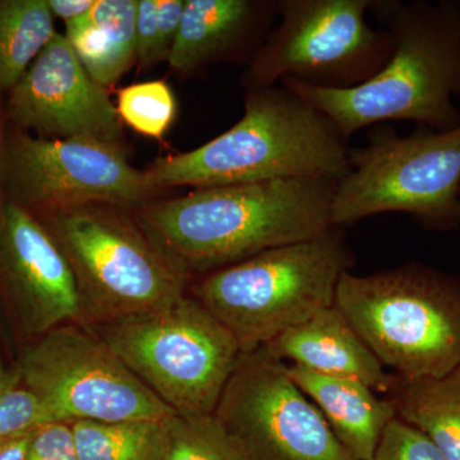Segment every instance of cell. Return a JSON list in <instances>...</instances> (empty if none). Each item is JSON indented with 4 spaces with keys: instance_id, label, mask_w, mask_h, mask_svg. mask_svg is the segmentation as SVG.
Segmentation results:
<instances>
[{
    "instance_id": "obj_1",
    "label": "cell",
    "mask_w": 460,
    "mask_h": 460,
    "mask_svg": "<svg viewBox=\"0 0 460 460\" xmlns=\"http://www.w3.org/2000/svg\"><path fill=\"white\" fill-rule=\"evenodd\" d=\"M339 180L284 178L196 189L141 206L138 224L190 274H208L332 228Z\"/></svg>"
},
{
    "instance_id": "obj_2",
    "label": "cell",
    "mask_w": 460,
    "mask_h": 460,
    "mask_svg": "<svg viewBox=\"0 0 460 460\" xmlns=\"http://www.w3.org/2000/svg\"><path fill=\"white\" fill-rule=\"evenodd\" d=\"M371 13L392 35L393 53L367 83L332 90L286 78L287 87L337 126L345 140L366 127L411 120L443 132L460 126V2L375 0Z\"/></svg>"
},
{
    "instance_id": "obj_3",
    "label": "cell",
    "mask_w": 460,
    "mask_h": 460,
    "mask_svg": "<svg viewBox=\"0 0 460 460\" xmlns=\"http://www.w3.org/2000/svg\"><path fill=\"white\" fill-rule=\"evenodd\" d=\"M348 141L337 126L287 87L247 91L244 114L214 140L160 157L145 172L154 190L229 186L348 172Z\"/></svg>"
},
{
    "instance_id": "obj_4",
    "label": "cell",
    "mask_w": 460,
    "mask_h": 460,
    "mask_svg": "<svg viewBox=\"0 0 460 460\" xmlns=\"http://www.w3.org/2000/svg\"><path fill=\"white\" fill-rule=\"evenodd\" d=\"M341 229L208 272L193 298L229 330L242 353L260 349L334 305L339 280L353 266Z\"/></svg>"
},
{
    "instance_id": "obj_5",
    "label": "cell",
    "mask_w": 460,
    "mask_h": 460,
    "mask_svg": "<svg viewBox=\"0 0 460 460\" xmlns=\"http://www.w3.org/2000/svg\"><path fill=\"white\" fill-rule=\"evenodd\" d=\"M334 305L398 377L441 378L460 367V283L444 272L419 262L347 271Z\"/></svg>"
},
{
    "instance_id": "obj_6",
    "label": "cell",
    "mask_w": 460,
    "mask_h": 460,
    "mask_svg": "<svg viewBox=\"0 0 460 460\" xmlns=\"http://www.w3.org/2000/svg\"><path fill=\"white\" fill-rule=\"evenodd\" d=\"M40 222L74 272L83 325L148 313L186 296L190 272L120 208L75 206L42 214Z\"/></svg>"
},
{
    "instance_id": "obj_7",
    "label": "cell",
    "mask_w": 460,
    "mask_h": 460,
    "mask_svg": "<svg viewBox=\"0 0 460 460\" xmlns=\"http://www.w3.org/2000/svg\"><path fill=\"white\" fill-rule=\"evenodd\" d=\"M460 126L438 132L419 127L401 136L375 127L348 151V172L332 202V226L384 213H402L429 229L460 226Z\"/></svg>"
},
{
    "instance_id": "obj_8",
    "label": "cell",
    "mask_w": 460,
    "mask_h": 460,
    "mask_svg": "<svg viewBox=\"0 0 460 460\" xmlns=\"http://www.w3.org/2000/svg\"><path fill=\"white\" fill-rule=\"evenodd\" d=\"M93 332L181 416L214 414L242 356L229 330L190 296Z\"/></svg>"
},
{
    "instance_id": "obj_9",
    "label": "cell",
    "mask_w": 460,
    "mask_h": 460,
    "mask_svg": "<svg viewBox=\"0 0 460 460\" xmlns=\"http://www.w3.org/2000/svg\"><path fill=\"white\" fill-rule=\"evenodd\" d=\"M375 0H280L271 30L242 75L247 91L292 78L323 89L367 83L393 53L392 35L366 20Z\"/></svg>"
},
{
    "instance_id": "obj_10",
    "label": "cell",
    "mask_w": 460,
    "mask_h": 460,
    "mask_svg": "<svg viewBox=\"0 0 460 460\" xmlns=\"http://www.w3.org/2000/svg\"><path fill=\"white\" fill-rule=\"evenodd\" d=\"M17 375L49 422L163 420L177 414L80 323L40 335L23 352Z\"/></svg>"
},
{
    "instance_id": "obj_11",
    "label": "cell",
    "mask_w": 460,
    "mask_h": 460,
    "mask_svg": "<svg viewBox=\"0 0 460 460\" xmlns=\"http://www.w3.org/2000/svg\"><path fill=\"white\" fill-rule=\"evenodd\" d=\"M214 414L246 460H354L263 348L242 353Z\"/></svg>"
},
{
    "instance_id": "obj_12",
    "label": "cell",
    "mask_w": 460,
    "mask_h": 460,
    "mask_svg": "<svg viewBox=\"0 0 460 460\" xmlns=\"http://www.w3.org/2000/svg\"><path fill=\"white\" fill-rule=\"evenodd\" d=\"M0 180L7 199L41 215L89 204L141 208L155 192L122 148L22 131L3 148Z\"/></svg>"
},
{
    "instance_id": "obj_13",
    "label": "cell",
    "mask_w": 460,
    "mask_h": 460,
    "mask_svg": "<svg viewBox=\"0 0 460 460\" xmlns=\"http://www.w3.org/2000/svg\"><path fill=\"white\" fill-rule=\"evenodd\" d=\"M8 114L39 137L122 148V119L107 89L90 77L60 33L9 91Z\"/></svg>"
},
{
    "instance_id": "obj_14",
    "label": "cell",
    "mask_w": 460,
    "mask_h": 460,
    "mask_svg": "<svg viewBox=\"0 0 460 460\" xmlns=\"http://www.w3.org/2000/svg\"><path fill=\"white\" fill-rule=\"evenodd\" d=\"M0 288L21 326L40 335L80 323V296L71 266L35 214L0 199Z\"/></svg>"
},
{
    "instance_id": "obj_15",
    "label": "cell",
    "mask_w": 460,
    "mask_h": 460,
    "mask_svg": "<svg viewBox=\"0 0 460 460\" xmlns=\"http://www.w3.org/2000/svg\"><path fill=\"white\" fill-rule=\"evenodd\" d=\"M281 362L330 376L354 377L386 394L394 375L345 320L335 305L314 314L262 347Z\"/></svg>"
},
{
    "instance_id": "obj_16",
    "label": "cell",
    "mask_w": 460,
    "mask_h": 460,
    "mask_svg": "<svg viewBox=\"0 0 460 460\" xmlns=\"http://www.w3.org/2000/svg\"><path fill=\"white\" fill-rule=\"evenodd\" d=\"M287 368L348 454L354 460H370L387 426L398 417L393 402L358 378L330 376L296 365Z\"/></svg>"
},
{
    "instance_id": "obj_17",
    "label": "cell",
    "mask_w": 460,
    "mask_h": 460,
    "mask_svg": "<svg viewBox=\"0 0 460 460\" xmlns=\"http://www.w3.org/2000/svg\"><path fill=\"white\" fill-rule=\"evenodd\" d=\"M278 14L279 2L186 0L169 65L187 74L223 59Z\"/></svg>"
},
{
    "instance_id": "obj_18",
    "label": "cell",
    "mask_w": 460,
    "mask_h": 460,
    "mask_svg": "<svg viewBox=\"0 0 460 460\" xmlns=\"http://www.w3.org/2000/svg\"><path fill=\"white\" fill-rule=\"evenodd\" d=\"M137 0H96L84 17L66 23V39L90 77L105 87L137 60Z\"/></svg>"
},
{
    "instance_id": "obj_19",
    "label": "cell",
    "mask_w": 460,
    "mask_h": 460,
    "mask_svg": "<svg viewBox=\"0 0 460 460\" xmlns=\"http://www.w3.org/2000/svg\"><path fill=\"white\" fill-rule=\"evenodd\" d=\"M385 395L398 419L426 435L445 460H460V367L441 378L394 375Z\"/></svg>"
},
{
    "instance_id": "obj_20",
    "label": "cell",
    "mask_w": 460,
    "mask_h": 460,
    "mask_svg": "<svg viewBox=\"0 0 460 460\" xmlns=\"http://www.w3.org/2000/svg\"><path fill=\"white\" fill-rule=\"evenodd\" d=\"M57 35L47 0H0V91H11Z\"/></svg>"
},
{
    "instance_id": "obj_21",
    "label": "cell",
    "mask_w": 460,
    "mask_h": 460,
    "mask_svg": "<svg viewBox=\"0 0 460 460\" xmlns=\"http://www.w3.org/2000/svg\"><path fill=\"white\" fill-rule=\"evenodd\" d=\"M168 420H75L71 428L78 460H164Z\"/></svg>"
},
{
    "instance_id": "obj_22",
    "label": "cell",
    "mask_w": 460,
    "mask_h": 460,
    "mask_svg": "<svg viewBox=\"0 0 460 460\" xmlns=\"http://www.w3.org/2000/svg\"><path fill=\"white\" fill-rule=\"evenodd\" d=\"M164 460H246L215 414L168 420Z\"/></svg>"
},
{
    "instance_id": "obj_23",
    "label": "cell",
    "mask_w": 460,
    "mask_h": 460,
    "mask_svg": "<svg viewBox=\"0 0 460 460\" xmlns=\"http://www.w3.org/2000/svg\"><path fill=\"white\" fill-rule=\"evenodd\" d=\"M118 114L135 131L162 138L177 115V100L164 81L124 87L118 93Z\"/></svg>"
},
{
    "instance_id": "obj_24",
    "label": "cell",
    "mask_w": 460,
    "mask_h": 460,
    "mask_svg": "<svg viewBox=\"0 0 460 460\" xmlns=\"http://www.w3.org/2000/svg\"><path fill=\"white\" fill-rule=\"evenodd\" d=\"M50 423L35 395L18 383L0 389V441Z\"/></svg>"
},
{
    "instance_id": "obj_25",
    "label": "cell",
    "mask_w": 460,
    "mask_h": 460,
    "mask_svg": "<svg viewBox=\"0 0 460 460\" xmlns=\"http://www.w3.org/2000/svg\"><path fill=\"white\" fill-rule=\"evenodd\" d=\"M370 460H445L420 429L398 419L387 426Z\"/></svg>"
},
{
    "instance_id": "obj_26",
    "label": "cell",
    "mask_w": 460,
    "mask_h": 460,
    "mask_svg": "<svg viewBox=\"0 0 460 460\" xmlns=\"http://www.w3.org/2000/svg\"><path fill=\"white\" fill-rule=\"evenodd\" d=\"M26 460H78L71 423H45L33 432Z\"/></svg>"
},
{
    "instance_id": "obj_27",
    "label": "cell",
    "mask_w": 460,
    "mask_h": 460,
    "mask_svg": "<svg viewBox=\"0 0 460 460\" xmlns=\"http://www.w3.org/2000/svg\"><path fill=\"white\" fill-rule=\"evenodd\" d=\"M157 44V0H137L136 9V47L142 66L159 63Z\"/></svg>"
},
{
    "instance_id": "obj_28",
    "label": "cell",
    "mask_w": 460,
    "mask_h": 460,
    "mask_svg": "<svg viewBox=\"0 0 460 460\" xmlns=\"http://www.w3.org/2000/svg\"><path fill=\"white\" fill-rule=\"evenodd\" d=\"M186 0H157V60H168L183 17Z\"/></svg>"
},
{
    "instance_id": "obj_29",
    "label": "cell",
    "mask_w": 460,
    "mask_h": 460,
    "mask_svg": "<svg viewBox=\"0 0 460 460\" xmlns=\"http://www.w3.org/2000/svg\"><path fill=\"white\" fill-rule=\"evenodd\" d=\"M51 14L62 18L66 23L89 13L96 0H47Z\"/></svg>"
},
{
    "instance_id": "obj_30",
    "label": "cell",
    "mask_w": 460,
    "mask_h": 460,
    "mask_svg": "<svg viewBox=\"0 0 460 460\" xmlns=\"http://www.w3.org/2000/svg\"><path fill=\"white\" fill-rule=\"evenodd\" d=\"M35 429L0 441V460H26Z\"/></svg>"
},
{
    "instance_id": "obj_31",
    "label": "cell",
    "mask_w": 460,
    "mask_h": 460,
    "mask_svg": "<svg viewBox=\"0 0 460 460\" xmlns=\"http://www.w3.org/2000/svg\"><path fill=\"white\" fill-rule=\"evenodd\" d=\"M18 381H20L18 375L8 372L7 368L4 367V363L2 361V357H0V389H4V387L18 383Z\"/></svg>"
},
{
    "instance_id": "obj_32",
    "label": "cell",
    "mask_w": 460,
    "mask_h": 460,
    "mask_svg": "<svg viewBox=\"0 0 460 460\" xmlns=\"http://www.w3.org/2000/svg\"><path fill=\"white\" fill-rule=\"evenodd\" d=\"M0 151H2V150H0ZM0 159H2V153H0Z\"/></svg>"
},
{
    "instance_id": "obj_33",
    "label": "cell",
    "mask_w": 460,
    "mask_h": 460,
    "mask_svg": "<svg viewBox=\"0 0 460 460\" xmlns=\"http://www.w3.org/2000/svg\"><path fill=\"white\" fill-rule=\"evenodd\" d=\"M459 199H460V195H459Z\"/></svg>"
}]
</instances>
